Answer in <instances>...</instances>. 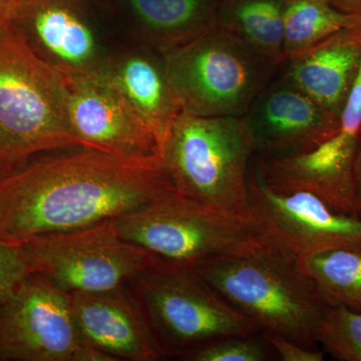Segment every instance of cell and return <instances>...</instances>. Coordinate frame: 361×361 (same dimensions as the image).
<instances>
[{"mask_svg": "<svg viewBox=\"0 0 361 361\" xmlns=\"http://www.w3.org/2000/svg\"><path fill=\"white\" fill-rule=\"evenodd\" d=\"M283 25L285 61L330 35L361 23L339 11L329 0H286Z\"/></svg>", "mask_w": 361, "mask_h": 361, "instance_id": "cell-21", "label": "cell"}, {"mask_svg": "<svg viewBox=\"0 0 361 361\" xmlns=\"http://www.w3.org/2000/svg\"><path fill=\"white\" fill-rule=\"evenodd\" d=\"M128 286L165 356L261 332L189 266L157 259Z\"/></svg>", "mask_w": 361, "mask_h": 361, "instance_id": "cell-5", "label": "cell"}, {"mask_svg": "<svg viewBox=\"0 0 361 361\" xmlns=\"http://www.w3.org/2000/svg\"><path fill=\"white\" fill-rule=\"evenodd\" d=\"M341 13L353 16L361 23V0H329Z\"/></svg>", "mask_w": 361, "mask_h": 361, "instance_id": "cell-27", "label": "cell"}, {"mask_svg": "<svg viewBox=\"0 0 361 361\" xmlns=\"http://www.w3.org/2000/svg\"><path fill=\"white\" fill-rule=\"evenodd\" d=\"M118 234L159 260L194 266L255 250L250 221L227 215L173 190L114 219Z\"/></svg>", "mask_w": 361, "mask_h": 361, "instance_id": "cell-7", "label": "cell"}, {"mask_svg": "<svg viewBox=\"0 0 361 361\" xmlns=\"http://www.w3.org/2000/svg\"><path fill=\"white\" fill-rule=\"evenodd\" d=\"M242 116L255 155L263 158L312 151L341 122L282 75L268 82Z\"/></svg>", "mask_w": 361, "mask_h": 361, "instance_id": "cell-14", "label": "cell"}, {"mask_svg": "<svg viewBox=\"0 0 361 361\" xmlns=\"http://www.w3.org/2000/svg\"><path fill=\"white\" fill-rule=\"evenodd\" d=\"M360 135L361 65L338 129L327 141L307 153L271 158L254 155L252 161L269 186L310 192L332 210L355 216V165Z\"/></svg>", "mask_w": 361, "mask_h": 361, "instance_id": "cell-11", "label": "cell"}, {"mask_svg": "<svg viewBox=\"0 0 361 361\" xmlns=\"http://www.w3.org/2000/svg\"><path fill=\"white\" fill-rule=\"evenodd\" d=\"M66 82L71 129L82 148L161 158L155 133L103 75L66 78Z\"/></svg>", "mask_w": 361, "mask_h": 361, "instance_id": "cell-13", "label": "cell"}, {"mask_svg": "<svg viewBox=\"0 0 361 361\" xmlns=\"http://www.w3.org/2000/svg\"><path fill=\"white\" fill-rule=\"evenodd\" d=\"M11 26L66 78L102 75L122 39L97 0H20Z\"/></svg>", "mask_w": 361, "mask_h": 361, "instance_id": "cell-9", "label": "cell"}, {"mask_svg": "<svg viewBox=\"0 0 361 361\" xmlns=\"http://www.w3.org/2000/svg\"><path fill=\"white\" fill-rule=\"evenodd\" d=\"M325 353L341 361H361V313L331 306L318 334Z\"/></svg>", "mask_w": 361, "mask_h": 361, "instance_id": "cell-22", "label": "cell"}, {"mask_svg": "<svg viewBox=\"0 0 361 361\" xmlns=\"http://www.w3.org/2000/svg\"><path fill=\"white\" fill-rule=\"evenodd\" d=\"M155 133L161 154L169 130L182 113L160 52L121 39L102 73Z\"/></svg>", "mask_w": 361, "mask_h": 361, "instance_id": "cell-17", "label": "cell"}, {"mask_svg": "<svg viewBox=\"0 0 361 361\" xmlns=\"http://www.w3.org/2000/svg\"><path fill=\"white\" fill-rule=\"evenodd\" d=\"M303 272L331 306L361 313V251L336 249L298 259Z\"/></svg>", "mask_w": 361, "mask_h": 361, "instance_id": "cell-20", "label": "cell"}, {"mask_svg": "<svg viewBox=\"0 0 361 361\" xmlns=\"http://www.w3.org/2000/svg\"><path fill=\"white\" fill-rule=\"evenodd\" d=\"M355 214L361 219V135L355 165Z\"/></svg>", "mask_w": 361, "mask_h": 361, "instance_id": "cell-26", "label": "cell"}, {"mask_svg": "<svg viewBox=\"0 0 361 361\" xmlns=\"http://www.w3.org/2000/svg\"><path fill=\"white\" fill-rule=\"evenodd\" d=\"M249 214L259 236L297 259L322 252L361 251V219L332 210L322 199L300 190L269 186L251 160Z\"/></svg>", "mask_w": 361, "mask_h": 361, "instance_id": "cell-10", "label": "cell"}, {"mask_svg": "<svg viewBox=\"0 0 361 361\" xmlns=\"http://www.w3.org/2000/svg\"><path fill=\"white\" fill-rule=\"evenodd\" d=\"M277 357L264 332L211 342L180 356L189 361H268Z\"/></svg>", "mask_w": 361, "mask_h": 361, "instance_id": "cell-23", "label": "cell"}, {"mask_svg": "<svg viewBox=\"0 0 361 361\" xmlns=\"http://www.w3.org/2000/svg\"><path fill=\"white\" fill-rule=\"evenodd\" d=\"M173 190L160 157L85 148L42 157L0 177V239L21 244L116 219Z\"/></svg>", "mask_w": 361, "mask_h": 361, "instance_id": "cell-1", "label": "cell"}, {"mask_svg": "<svg viewBox=\"0 0 361 361\" xmlns=\"http://www.w3.org/2000/svg\"><path fill=\"white\" fill-rule=\"evenodd\" d=\"M21 246L32 272L51 280L70 295L127 286L157 260L148 251L123 239L114 219L39 235Z\"/></svg>", "mask_w": 361, "mask_h": 361, "instance_id": "cell-8", "label": "cell"}, {"mask_svg": "<svg viewBox=\"0 0 361 361\" xmlns=\"http://www.w3.org/2000/svg\"><path fill=\"white\" fill-rule=\"evenodd\" d=\"M286 0H218L219 26L281 68Z\"/></svg>", "mask_w": 361, "mask_h": 361, "instance_id": "cell-19", "label": "cell"}, {"mask_svg": "<svg viewBox=\"0 0 361 361\" xmlns=\"http://www.w3.org/2000/svg\"><path fill=\"white\" fill-rule=\"evenodd\" d=\"M32 273L21 244L0 239V305L16 293Z\"/></svg>", "mask_w": 361, "mask_h": 361, "instance_id": "cell-24", "label": "cell"}, {"mask_svg": "<svg viewBox=\"0 0 361 361\" xmlns=\"http://www.w3.org/2000/svg\"><path fill=\"white\" fill-rule=\"evenodd\" d=\"M191 268L261 332L317 348L320 326L331 305L298 259L262 240L248 253Z\"/></svg>", "mask_w": 361, "mask_h": 361, "instance_id": "cell-2", "label": "cell"}, {"mask_svg": "<svg viewBox=\"0 0 361 361\" xmlns=\"http://www.w3.org/2000/svg\"><path fill=\"white\" fill-rule=\"evenodd\" d=\"M71 307L82 341L116 360L153 361L165 356L128 285L73 294Z\"/></svg>", "mask_w": 361, "mask_h": 361, "instance_id": "cell-15", "label": "cell"}, {"mask_svg": "<svg viewBox=\"0 0 361 361\" xmlns=\"http://www.w3.org/2000/svg\"><path fill=\"white\" fill-rule=\"evenodd\" d=\"M122 39L167 54L219 26L218 0H97Z\"/></svg>", "mask_w": 361, "mask_h": 361, "instance_id": "cell-16", "label": "cell"}, {"mask_svg": "<svg viewBox=\"0 0 361 361\" xmlns=\"http://www.w3.org/2000/svg\"><path fill=\"white\" fill-rule=\"evenodd\" d=\"M361 65V25L345 28L284 61L282 77L341 120Z\"/></svg>", "mask_w": 361, "mask_h": 361, "instance_id": "cell-18", "label": "cell"}, {"mask_svg": "<svg viewBox=\"0 0 361 361\" xmlns=\"http://www.w3.org/2000/svg\"><path fill=\"white\" fill-rule=\"evenodd\" d=\"M161 56L182 111L200 116H243L280 68L220 26Z\"/></svg>", "mask_w": 361, "mask_h": 361, "instance_id": "cell-6", "label": "cell"}, {"mask_svg": "<svg viewBox=\"0 0 361 361\" xmlns=\"http://www.w3.org/2000/svg\"><path fill=\"white\" fill-rule=\"evenodd\" d=\"M254 155L243 116L182 111L169 130L161 158L176 191L250 221L248 173Z\"/></svg>", "mask_w": 361, "mask_h": 361, "instance_id": "cell-4", "label": "cell"}, {"mask_svg": "<svg viewBox=\"0 0 361 361\" xmlns=\"http://www.w3.org/2000/svg\"><path fill=\"white\" fill-rule=\"evenodd\" d=\"M87 344L70 294L42 275L32 273L0 305V361H80Z\"/></svg>", "mask_w": 361, "mask_h": 361, "instance_id": "cell-12", "label": "cell"}, {"mask_svg": "<svg viewBox=\"0 0 361 361\" xmlns=\"http://www.w3.org/2000/svg\"><path fill=\"white\" fill-rule=\"evenodd\" d=\"M71 129L66 78L0 30V177L32 156L80 149Z\"/></svg>", "mask_w": 361, "mask_h": 361, "instance_id": "cell-3", "label": "cell"}, {"mask_svg": "<svg viewBox=\"0 0 361 361\" xmlns=\"http://www.w3.org/2000/svg\"><path fill=\"white\" fill-rule=\"evenodd\" d=\"M20 0H0V30L11 26Z\"/></svg>", "mask_w": 361, "mask_h": 361, "instance_id": "cell-28", "label": "cell"}, {"mask_svg": "<svg viewBox=\"0 0 361 361\" xmlns=\"http://www.w3.org/2000/svg\"><path fill=\"white\" fill-rule=\"evenodd\" d=\"M268 341L274 349L277 357L282 361H323L325 351L308 348L277 334H266Z\"/></svg>", "mask_w": 361, "mask_h": 361, "instance_id": "cell-25", "label": "cell"}]
</instances>
